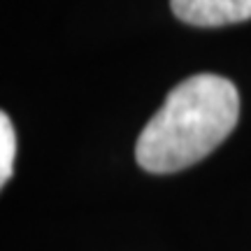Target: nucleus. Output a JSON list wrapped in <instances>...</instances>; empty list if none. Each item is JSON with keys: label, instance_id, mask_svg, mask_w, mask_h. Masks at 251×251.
Returning <instances> with one entry per match:
<instances>
[{"label": "nucleus", "instance_id": "3", "mask_svg": "<svg viewBox=\"0 0 251 251\" xmlns=\"http://www.w3.org/2000/svg\"><path fill=\"white\" fill-rule=\"evenodd\" d=\"M14 153H17V135L9 117L2 112L0 114V184H7V179L12 177Z\"/></svg>", "mask_w": 251, "mask_h": 251}, {"label": "nucleus", "instance_id": "2", "mask_svg": "<svg viewBox=\"0 0 251 251\" xmlns=\"http://www.w3.org/2000/svg\"><path fill=\"white\" fill-rule=\"evenodd\" d=\"M175 17L200 28L228 26L251 19V0H170Z\"/></svg>", "mask_w": 251, "mask_h": 251}, {"label": "nucleus", "instance_id": "1", "mask_svg": "<svg viewBox=\"0 0 251 251\" xmlns=\"http://www.w3.org/2000/svg\"><path fill=\"white\" fill-rule=\"evenodd\" d=\"M240 96L230 79L193 75L177 84L135 144L140 168L156 175L184 170L214 151L233 133Z\"/></svg>", "mask_w": 251, "mask_h": 251}]
</instances>
